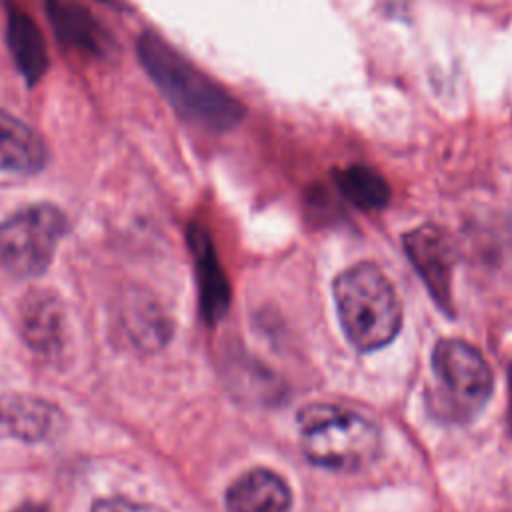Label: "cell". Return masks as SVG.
Here are the masks:
<instances>
[{"mask_svg": "<svg viewBox=\"0 0 512 512\" xmlns=\"http://www.w3.org/2000/svg\"><path fill=\"white\" fill-rule=\"evenodd\" d=\"M136 52L154 86L188 124L208 132H228L244 120V104L162 36L142 32Z\"/></svg>", "mask_w": 512, "mask_h": 512, "instance_id": "cell-1", "label": "cell"}, {"mask_svg": "<svg viewBox=\"0 0 512 512\" xmlns=\"http://www.w3.org/2000/svg\"><path fill=\"white\" fill-rule=\"evenodd\" d=\"M332 298L346 340L358 352L388 346L404 322L394 284L374 262H356L332 280Z\"/></svg>", "mask_w": 512, "mask_h": 512, "instance_id": "cell-2", "label": "cell"}, {"mask_svg": "<svg viewBox=\"0 0 512 512\" xmlns=\"http://www.w3.org/2000/svg\"><path fill=\"white\" fill-rule=\"evenodd\" d=\"M304 458L330 472H358L382 450L380 428L364 414L336 404H308L296 414Z\"/></svg>", "mask_w": 512, "mask_h": 512, "instance_id": "cell-3", "label": "cell"}, {"mask_svg": "<svg viewBox=\"0 0 512 512\" xmlns=\"http://www.w3.org/2000/svg\"><path fill=\"white\" fill-rule=\"evenodd\" d=\"M430 412L448 424L474 420L488 404L494 374L482 352L462 338H440L430 356Z\"/></svg>", "mask_w": 512, "mask_h": 512, "instance_id": "cell-4", "label": "cell"}, {"mask_svg": "<svg viewBox=\"0 0 512 512\" xmlns=\"http://www.w3.org/2000/svg\"><path fill=\"white\" fill-rule=\"evenodd\" d=\"M66 230V216L54 204H32L10 214L0 222V266L18 278L40 276Z\"/></svg>", "mask_w": 512, "mask_h": 512, "instance_id": "cell-5", "label": "cell"}, {"mask_svg": "<svg viewBox=\"0 0 512 512\" xmlns=\"http://www.w3.org/2000/svg\"><path fill=\"white\" fill-rule=\"evenodd\" d=\"M402 244L438 308L452 316V280L458 256L454 238L436 224H420L402 236Z\"/></svg>", "mask_w": 512, "mask_h": 512, "instance_id": "cell-6", "label": "cell"}, {"mask_svg": "<svg viewBox=\"0 0 512 512\" xmlns=\"http://www.w3.org/2000/svg\"><path fill=\"white\" fill-rule=\"evenodd\" d=\"M64 428L66 414L52 400L22 392H0V440L50 442Z\"/></svg>", "mask_w": 512, "mask_h": 512, "instance_id": "cell-7", "label": "cell"}, {"mask_svg": "<svg viewBox=\"0 0 512 512\" xmlns=\"http://www.w3.org/2000/svg\"><path fill=\"white\" fill-rule=\"evenodd\" d=\"M188 248L194 258V270L200 294V312L208 324L220 322L230 306V284L220 264L218 252L208 230L192 222L186 232Z\"/></svg>", "mask_w": 512, "mask_h": 512, "instance_id": "cell-8", "label": "cell"}, {"mask_svg": "<svg viewBox=\"0 0 512 512\" xmlns=\"http://www.w3.org/2000/svg\"><path fill=\"white\" fill-rule=\"evenodd\" d=\"M20 332L34 352L46 358L60 356L68 334L60 298L48 290L28 292L20 304Z\"/></svg>", "mask_w": 512, "mask_h": 512, "instance_id": "cell-9", "label": "cell"}, {"mask_svg": "<svg viewBox=\"0 0 512 512\" xmlns=\"http://www.w3.org/2000/svg\"><path fill=\"white\" fill-rule=\"evenodd\" d=\"M50 24L62 44L90 56H108L114 42L96 16L76 0H46Z\"/></svg>", "mask_w": 512, "mask_h": 512, "instance_id": "cell-10", "label": "cell"}, {"mask_svg": "<svg viewBox=\"0 0 512 512\" xmlns=\"http://www.w3.org/2000/svg\"><path fill=\"white\" fill-rule=\"evenodd\" d=\"M226 512H290L292 490L270 468H252L240 474L226 490Z\"/></svg>", "mask_w": 512, "mask_h": 512, "instance_id": "cell-11", "label": "cell"}, {"mask_svg": "<svg viewBox=\"0 0 512 512\" xmlns=\"http://www.w3.org/2000/svg\"><path fill=\"white\" fill-rule=\"evenodd\" d=\"M48 162L44 138L24 120L0 110V172L34 174Z\"/></svg>", "mask_w": 512, "mask_h": 512, "instance_id": "cell-12", "label": "cell"}, {"mask_svg": "<svg viewBox=\"0 0 512 512\" xmlns=\"http://www.w3.org/2000/svg\"><path fill=\"white\" fill-rule=\"evenodd\" d=\"M6 42L20 74L30 84H36L46 74L50 64L46 40L36 20L18 6L8 10Z\"/></svg>", "mask_w": 512, "mask_h": 512, "instance_id": "cell-13", "label": "cell"}, {"mask_svg": "<svg viewBox=\"0 0 512 512\" xmlns=\"http://www.w3.org/2000/svg\"><path fill=\"white\" fill-rule=\"evenodd\" d=\"M342 196L362 210H380L390 202V186L384 176L368 166H350L336 174Z\"/></svg>", "mask_w": 512, "mask_h": 512, "instance_id": "cell-14", "label": "cell"}, {"mask_svg": "<svg viewBox=\"0 0 512 512\" xmlns=\"http://www.w3.org/2000/svg\"><path fill=\"white\" fill-rule=\"evenodd\" d=\"M90 512H164V510L154 504L136 502L126 496H108V498L96 500Z\"/></svg>", "mask_w": 512, "mask_h": 512, "instance_id": "cell-15", "label": "cell"}, {"mask_svg": "<svg viewBox=\"0 0 512 512\" xmlns=\"http://www.w3.org/2000/svg\"><path fill=\"white\" fill-rule=\"evenodd\" d=\"M508 418H510V426H512V364L508 366Z\"/></svg>", "mask_w": 512, "mask_h": 512, "instance_id": "cell-16", "label": "cell"}, {"mask_svg": "<svg viewBox=\"0 0 512 512\" xmlns=\"http://www.w3.org/2000/svg\"><path fill=\"white\" fill-rule=\"evenodd\" d=\"M14 512H48V510L42 508V506H38V504H24V506L16 508Z\"/></svg>", "mask_w": 512, "mask_h": 512, "instance_id": "cell-17", "label": "cell"}]
</instances>
